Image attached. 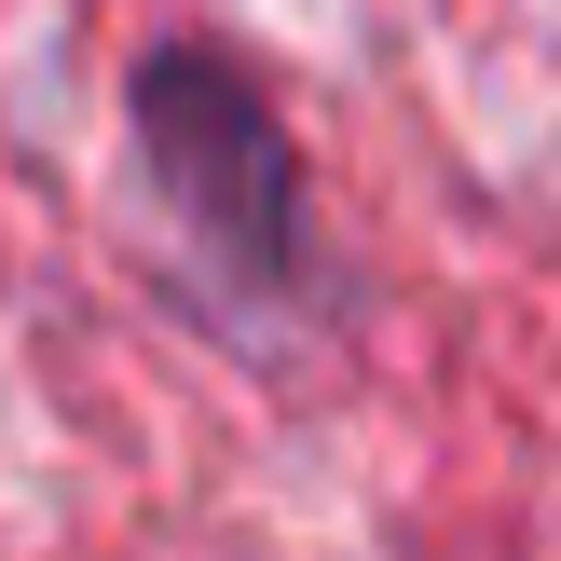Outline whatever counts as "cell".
<instances>
[{"mask_svg": "<svg viewBox=\"0 0 561 561\" xmlns=\"http://www.w3.org/2000/svg\"><path fill=\"white\" fill-rule=\"evenodd\" d=\"M137 137H151V179L192 233L219 247L233 274H288V233H301V179H288V137L274 110L247 96L219 55H151L137 69Z\"/></svg>", "mask_w": 561, "mask_h": 561, "instance_id": "obj_1", "label": "cell"}]
</instances>
